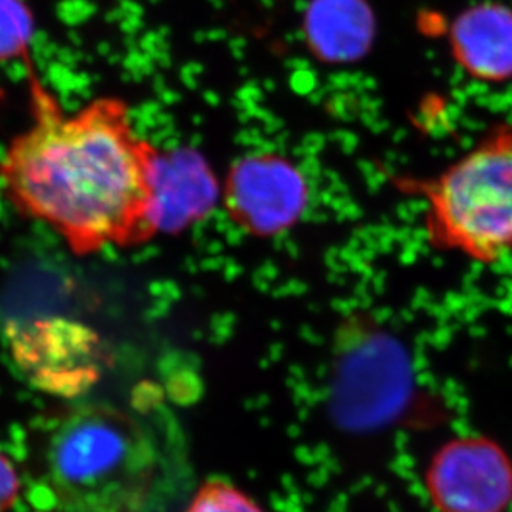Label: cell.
<instances>
[{"label":"cell","mask_w":512,"mask_h":512,"mask_svg":"<svg viewBox=\"0 0 512 512\" xmlns=\"http://www.w3.org/2000/svg\"><path fill=\"white\" fill-rule=\"evenodd\" d=\"M30 93L34 118L2 163L15 206L77 254L150 239L158 153L136 135L125 105L100 98L65 113L35 78Z\"/></svg>","instance_id":"cell-1"},{"label":"cell","mask_w":512,"mask_h":512,"mask_svg":"<svg viewBox=\"0 0 512 512\" xmlns=\"http://www.w3.org/2000/svg\"><path fill=\"white\" fill-rule=\"evenodd\" d=\"M42 479L55 512H143L156 476L145 428L112 405H80L45 431Z\"/></svg>","instance_id":"cell-2"},{"label":"cell","mask_w":512,"mask_h":512,"mask_svg":"<svg viewBox=\"0 0 512 512\" xmlns=\"http://www.w3.org/2000/svg\"><path fill=\"white\" fill-rule=\"evenodd\" d=\"M425 231L440 251L481 264L512 254V125L499 123L421 184Z\"/></svg>","instance_id":"cell-3"},{"label":"cell","mask_w":512,"mask_h":512,"mask_svg":"<svg viewBox=\"0 0 512 512\" xmlns=\"http://www.w3.org/2000/svg\"><path fill=\"white\" fill-rule=\"evenodd\" d=\"M10 357L37 390L52 397H82L107 367V347L88 325L65 317L14 322L7 329Z\"/></svg>","instance_id":"cell-4"},{"label":"cell","mask_w":512,"mask_h":512,"mask_svg":"<svg viewBox=\"0 0 512 512\" xmlns=\"http://www.w3.org/2000/svg\"><path fill=\"white\" fill-rule=\"evenodd\" d=\"M426 488L440 512H506L512 503V461L486 438H456L431 459Z\"/></svg>","instance_id":"cell-5"},{"label":"cell","mask_w":512,"mask_h":512,"mask_svg":"<svg viewBox=\"0 0 512 512\" xmlns=\"http://www.w3.org/2000/svg\"><path fill=\"white\" fill-rule=\"evenodd\" d=\"M229 214L257 237H272L299 223L310 201L305 174L285 156L257 155L239 161L224 191Z\"/></svg>","instance_id":"cell-6"},{"label":"cell","mask_w":512,"mask_h":512,"mask_svg":"<svg viewBox=\"0 0 512 512\" xmlns=\"http://www.w3.org/2000/svg\"><path fill=\"white\" fill-rule=\"evenodd\" d=\"M450 54L474 82H512V7L483 0L461 10L448 30Z\"/></svg>","instance_id":"cell-7"},{"label":"cell","mask_w":512,"mask_h":512,"mask_svg":"<svg viewBox=\"0 0 512 512\" xmlns=\"http://www.w3.org/2000/svg\"><path fill=\"white\" fill-rule=\"evenodd\" d=\"M378 22L368 0H310L302 20L305 45L327 65H353L370 54Z\"/></svg>","instance_id":"cell-8"},{"label":"cell","mask_w":512,"mask_h":512,"mask_svg":"<svg viewBox=\"0 0 512 512\" xmlns=\"http://www.w3.org/2000/svg\"><path fill=\"white\" fill-rule=\"evenodd\" d=\"M214 199L216 181L203 161L184 153L158 155L151 203V224L155 232L183 228L208 213Z\"/></svg>","instance_id":"cell-9"},{"label":"cell","mask_w":512,"mask_h":512,"mask_svg":"<svg viewBox=\"0 0 512 512\" xmlns=\"http://www.w3.org/2000/svg\"><path fill=\"white\" fill-rule=\"evenodd\" d=\"M34 20L24 0H0V60L24 54Z\"/></svg>","instance_id":"cell-10"},{"label":"cell","mask_w":512,"mask_h":512,"mask_svg":"<svg viewBox=\"0 0 512 512\" xmlns=\"http://www.w3.org/2000/svg\"><path fill=\"white\" fill-rule=\"evenodd\" d=\"M186 512H264L244 491L226 481H208L199 488Z\"/></svg>","instance_id":"cell-11"},{"label":"cell","mask_w":512,"mask_h":512,"mask_svg":"<svg viewBox=\"0 0 512 512\" xmlns=\"http://www.w3.org/2000/svg\"><path fill=\"white\" fill-rule=\"evenodd\" d=\"M20 478L14 463L0 453V512L9 511L19 498Z\"/></svg>","instance_id":"cell-12"}]
</instances>
